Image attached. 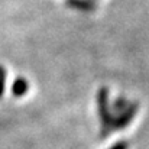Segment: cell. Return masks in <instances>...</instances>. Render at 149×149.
<instances>
[{
    "label": "cell",
    "mask_w": 149,
    "mask_h": 149,
    "mask_svg": "<svg viewBox=\"0 0 149 149\" xmlns=\"http://www.w3.org/2000/svg\"><path fill=\"white\" fill-rule=\"evenodd\" d=\"M4 87H6V70L3 67H0V99L3 97Z\"/></svg>",
    "instance_id": "obj_6"
},
{
    "label": "cell",
    "mask_w": 149,
    "mask_h": 149,
    "mask_svg": "<svg viewBox=\"0 0 149 149\" xmlns=\"http://www.w3.org/2000/svg\"><path fill=\"white\" fill-rule=\"evenodd\" d=\"M65 4L71 9L81 10V12H91L97 9V4L94 0H65Z\"/></svg>",
    "instance_id": "obj_3"
},
{
    "label": "cell",
    "mask_w": 149,
    "mask_h": 149,
    "mask_svg": "<svg viewBox=\"0 0 149 149\" xmlns=\"http://www.w3.org/2000/svg\"><path fill=\"white\" fill-rule=\"evenodd\" d=\"M138 109H139V107H138V103L133 101V103H129V106H127L123 111H120V113H117L116 116H113L111 130H123V129L133 120V117H135Z\"/></svg>",
    "instance_id": "obj_2"
},
{
    "label": "cell",
    "mask_w": 149,
    "mask_h": 149,
    "mask_svg": "<svg viewBox=\"0 0 149 149\" xmlns=\"http://www.w3.org/2000/svg\"><path fill=\"white\" fill-rule=\"evenodd\" d=\"M29 90V83L28 80L22 78V77H17L15 81H13V86H12V94L15 97H22L28 93Z\"/></svg>",
    "instance_id": "obj_4"
},
{
    "label": "cell",
    "mask_w": 149,
    "mask_h": 149,
    "mask_svg": "<svg viewBox=\"0 0 149 149\" xmlns=\"http://www.w3.org/2000/svg\"><path fill=\"white\" fill-rule=\"evenodd\" d=\"M97 106H99V116L100 123H101L100 136L106 138L111 132V120H113V114L109 109V88L107 87H101L99 90V93H97Z\"/></svg>",
    "instance_id": "obj_1"
},
{
    "label": "cell",
    "mask_w": 149,
    "mask_h": 149,
    "mask_svg": "<svg viewBox=\"0 0 149 149\" xmlns=\"http://www.w3.org/2000/svg\"><path fill=\"white\" fill-rule=\"evenodd\" d=\"M129 148V145H127V142H125V141H120V142H117V143H114L113 146L110 149H127Z\"/></svg>",
    "instance_id": "obj_7"
},
{
    "label": "cell",
    "mask_w": 149,
    "mask_h": 149,
    "mask_svg": "<svg viewBox=\"0 0 149 149\" xmlns=\"http://www.w3.org/2000/svg\"><path fill=\"white\" fill-rule=\"evenodd\" d=\"M127 106H129V101L125 99V97H117V99L114 100V103H113L111 109H113V111H114V113H120V111H123Z\"/></svg>",
    "instance_id": "obj_5"
}]
</instances>
